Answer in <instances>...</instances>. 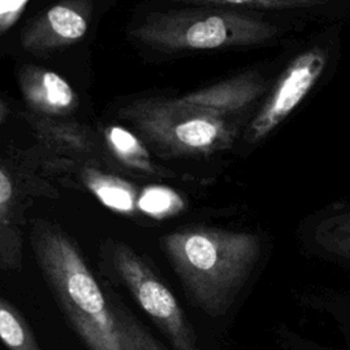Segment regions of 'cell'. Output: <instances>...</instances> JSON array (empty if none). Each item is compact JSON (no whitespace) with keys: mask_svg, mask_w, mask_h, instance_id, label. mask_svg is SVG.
<instances>
[{"mask_svg":"<svg viewBox=\"0 0 350 350\" xmlns=\"http://www.w3.org/2000/svg\"><path fill=\"white\" fill-rule=\"evenodd\" d=\"M0 340L8 350H41L21 313L0 297Z\"/></svg>","mask_w":350,"mask_h":350,"instance_id":"4fadbf2b","label":"cell"},{"mask_svg":"<svg viewBox=\"0 0 350 350\" xmlns=\"http://www.w3.org/2000/svg\"><path fill=\"white\" fill-rule=\"evenodd\" d=\"M314 235L323 249L350 260V212L321 220Z\"/></svg>","mask_w":350,"mask_h":350,"instance_id":"5bb4252c","label":"cell"},{"mask_svg":"<svg viewBox=\"0 0 350 350\" xmlns=\"http://www.w3.org/2000/svg\"><path fill=\"white\" fill-rule=\"evenodd\" d=\"M297 350H334V349H328V347H320V346H308V347H304V346H297L295 347Z\"/></svg>","mask_w":350,"mask_h":350,"instance_id":"d6986e66","label":"cell"},{"mask_svg":"<svg viewBox=\"0 0 350 350\" xmlns=\"http://www.w3.org/2000/svg\"><path fill=\"white\" fill-rule=\"evenodd\" d=\"M22 215L16 191L8 174L0 167V268L22 269Z\"/></svg>","mask_w":350,"mask_h":350,"instance_id":"9c48e42d","label":"cell"},{"mask_svg":"<svg viewBox=\"0 0 350 350\" xmlns=\"http://www.w3.org/2000/svg\"><path fill=\"white\" fill-rule=\"evenodd\" d=\"M105 134L111 149L122 161L142 171L152 170L149 154L141 141L134 134L119 126H112L107 129Z\"/></svg>","mask_w":350,"mask_h":350,"instance_id":"9a60e30c","label":"cell"},{"mask_svg":"<svg viewBox=\"0 0 350 350\" xmlns=\"http://www.w3.org/2000/svg\"><path fill=\"white\" fill-rule=\"evenodd\" d=\"M88 21L75 7L57 4L49 8L25 34V45L33 49L70 44L85 36Z\"/></svg>","mask_w":350,"mask_h":350,"instance_id":"ba28073f","label":"cell"},{"mask_svg":"<svg viewBox=\"0 0 350 350\" xmlns=\"http://www.w3.org/2000/svg\"><path fill=\"white\" fill-rule=\"evenodd\" d=\"M144 212L154 216L167 215L182 208L180 197L165 187H149L141 194L138 204Z\"/></svg>","mask_w":350,"mask_h":350,"instance_id":"2e32d148","label":"cell"},{"mask_svg":"<svg viewBox=\"0 0 350 350\" xmlns=\"http://www.w3.org/2000/svg\"><path fill=\"white\" fill-rule=\"evenodd\" d=\"M29 0H0V30L8 29L21 15Z\"/></svg>","mask_w":350,"mask_h":350,"instance_id":"ac0fdd59","label":"cell"},{"mask_svg":"<svg viewBox=\"0 0 350 350\" xmlns=\"http://www.w3.org/2000/svg\"><path fill=\"white\" fill-rule=\"evenodd\" d=\"M85 183L111 209L131 213L138 204L133 187L124 180L93 170L85 172Z\"/></svg>","mask_w":350,"mask_h":350,"instance_id":"7c38bea8","label":"cell"},{"mask_svg":"<svg viewBox=\"0 0 350 350\" xmlns=\"http://www.w3.org/2000/svg\"><path fill=\"white\" fill-rule=\"evenodd\" d=\"M325 63L327 56L320 48H312L295 56L250 122L246 139L257 142L283 122L306 97L323 74Z\"/></svg>","mask_w":350,"mask_h":350,"instance_id":"8992f818","label":"cell"},{"mask_svg":"<svg viewBox=\"0 0 350 350\" xmlns=\"http://www.w3.org/2000/svg\"><path fill=\"white\" fill-rule=\"evenodd\" d=\"M276 26L227 10H191L156 14L133 29V36L163 51L216 49L256 45L273 38Z\"/></svg>","mask_w":350,"mask_h":350,"instance_id":"3957f363","label":"cell"},{"mask_svg":"<svg viewBox=\"0 0 350 350\" xmlns=\"http://www.w3.org/2000/svg\"><path fill=\"white\" fill-rule=\"evenodd\" d=\"M267 89V82L256 72H246L202 90L186 94L175 101L183 107L227 116L254 103Z\"/></svg>","mask_w":350,"mask_h":350,"instance_id":"52a82bcc","label":"cell"},{"mask_svg":"<svg viewBox=\"0 0 350 350\" xmlns=\"http://www.w3.org/2000/svg\"><path fill=\"white\" fill-rule=\"evenodd\" d=\"M31 247L66 319L88 350H122L108 298L71 238L45 221H37Z\"/></svg>","mask_w":350,"mask_h":350,"instance_id":"7a4b0ae2","label":"cell"},{"mask_svg":"<svg viewBox=\"0 0 350 350\" xmlns=\"http://www.w3.org/2000/svg\"><path fill=\"white\" fill-rule=\"evenodd\" d=\"M26 100L37 109L60 115L75 107L77 97L72 88L56 72L29 68L22 77Z\"/></svg>","mask_w":350,"mask_h":350,"instance_id":"30bf717a","label":"cell"},{"mask_svg":"<svg viewBox=\"0 0 350 350\" xmlns=\"http://www.w3.org/2000/svg\"><path fill=\"white\" fill-rule=\"evenodd\" d=\"M142 134L175 154L209 153L228 146L237 127L224 116L191 109L175 100L138 101L126 109Z\"/></svg>","mask_w":350,"mask_h":350,"instance_id":"277c9868","label":"cell"},{"mask_svg":"<svg viewBox=\"0 0 350 350\" xmlns=\"http://www.w3.org/2000/svg\"><path fill=\"white\" fill-rule=\"evenodd\" d=\"M160 245L190 298L211 317L227 313L260 256L254 234L209 227L170 232Z\"/></svg>","mask_w":350,"mask_h":350,"instance_id":"6da1fadb","label":"cell"},{"mask_svg":"<svg viewBox=\"0 0 350 350\" xmlns=\"http://www.w3.org/2000/svg\"><path fill=\"white\" fill-rule=\"evenodd\" d=\"M109 261L119 280L175 350H201L183 309L144 257L126 243L112 242Z\"/></svg>","mask_w":350,"mask_h":350,"instance_id":"5b68a950","label":"cell"},{"mask_svg":"<svg viewBox=\"0 0 350 350\" xmlns=\"http://www.w3.org/2000/svg\"><path fill=\"white\" fill-rule=\"evenodd\" d=\"M108 302L122 350H163L149 331L133 316L123 302L108 291Z\"/></svg>","mask_w":350,"mask_h":350,"instance_id":"8fae6325","label":"cell"},{"mask_svg":"<svg viewBox=\"0 0 350 350\" xmlns=\"http://www.w3.org/2000/svg\"><path fill=\"white\" fill-rule=\"evenodd\" d=\"M202 5H234L247 8H298L324 4L329 0H185Z\"/></svg>","mask_w":350,"mask_h":350,"instance_id":"e0dca14e","label":"cell"}]
</instances>
